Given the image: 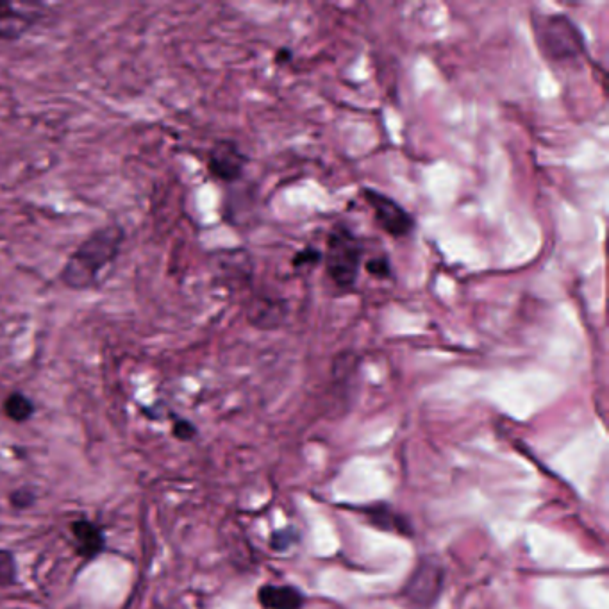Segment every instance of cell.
Here are the masks:
<instances>
[{
    "label": "cell",
    "mask_w": 609,
    "mask_h": 609,
    "mask_svg": "<svg viewBox=\"0 0 609 609\" xmlns=\"http://www.w3.org/2000/svg\"><path fill=\"white\" fill-rule=\"evenodd\" d=\"M292 59V51L290 49H283V51L277 52V61L279 63H286Z\"/></svg>",
    "instance_id": "obj_18"
},
{
    "label": "cell",
    "mask_w": 609,
    "mask_h": 609,
    "mask_svg": "<svg viewBox=\"0 0 609 609\" xmlns=\"http://www.w3.org/2000/svg\"><path fill=\"white\" fill-rule=\"evenodd\" d=\"M367 272L370 276L377 277V279H390L392 277V263L386 256L368 259Z\"/></svg>",
    "instance_id": "obj_17"
},
{
    "label": "cell",
    "mask_w": 609,
    "mask_h": 609,
    "mask_svg": "<svg viewBox=\"0 0 609 609\" xmlns=\"http://www.w3.org/2000/svg\"><path fill=\"white\" fill-rule=\"evenodd\" d=\"M258 601L265 609H302L306 597L290 584H263L258 590Z\"/></svg>",
    "instance_id": "obj_9"
},
{
    "label": "cell",
    "mask_w": 609,
    "mask_h": 609,
    "mask_svg": "<svg viewBox=\"0 0 609 609\" xmlns=\"http://www.w3.org/2000/svg\"><path fill=\"white\" fill-rule=\"evenodd\" d=\"M9 506L17 511H27V509L34 508L36 502H38V493L34 490L33 486H18L17 490L9 493L8 497Z\"/></svg>",
    "instance_id": "obj_14"
},
{
    "label": "cell",
    "mask_w": 609,
    "mask_h": 609,
    "mask_svg": "<svg viewBox=\"0 0 609 609\" xmlns=\"http://www.w3.org/2000/svg\"><path fill=\"white\" fill-rule=\"evenodd\" d=\"M443 583H445V574L442 565L424 559L409 576L408 583L402 590V597L406 599L408 608L431 609L438 602Z\"/></svg>",
    "instance_id": "obj_3"
},
{
    "label": "cell",
    "mask_w": 609,
    "mask_h": 609,
    "mask_svg": "<svg viewBox=\"0 0 609 609\" xmlns=\"http://www.w3.org/2000/svg\"><path fill=\"white\" fill-rule=\"evenodd\" d=\"M324 259V252L317 249V247H313V245H308V247H304L302 251L297 252L295 256H293V267L301 268V267H311V265H318L320 261Z\"/></svg>",
    "instance_id": "obj_15"
},
{
    "label": "cell",
    "mask_w": 609,
    "mask_h": 609,
    "mask_svg": "<svg viewBox=\"0 0 609 609\" xmlns=\"http://www.w3.org/2000/svg\"><path fill=\"white\" fill-rule=\"evenodd\" d=\"M18 584V563L15 552L0 549V588H13Z\"/></svg>",
    "instance_id": "obj_12"
},
{
    "label": "cell",
    "mask_w": 609,
    "mask_h": 609,
    "mask_svg": "<svg viewBox=\"0 0 609 609\" xmlns=\"http://www.w3.org/2000/svg\"><path fill=\"white\" fill-rule=\"evenodd\" d=\"M72 547L77 558L84 563H92L101 558L108 551V536L101 524L93 522L90 518H76L68 524Z\"/></svg>",
    "instance_id": "obj_7"
},
{
    "label": "cell",
    "mask_w": 609,
    "mask_h": 609,
    "mask_svg": "<svg viewBox=\"0 0 609 609\" xmlns=\"http://www.w3.org/2000/svg\"><path fill=\"white\" fill-rule=\"evenodd\" d=\"M124 242L126 229L118 222L97 227L68 256L59 272V281L74 292L92 290L101 283L102 272L117 261Z\"/></svg>",
    "instance_id": "obj_1"
},
{
    "label": "cell",
    "mask_w": 609,
    "mask_h": 609,
    "mask_svg": "<svg viewBox=\"0 0 609 609\" xmlns=\"http://www.w3.org/2000/svg\"><path fill=\"white\" fill-rule=\"evenodd\" d=\"M363 195L367 199L368 206L374 211L376 222L381 226L384 233L390 234L393 238H406L415 229V218L411 217L401 204L393 201L392 197L384 193L367 188L363 190Z\"/></svg>",
    "instance_id": "obj_5"
},
{
    "label": "cell",
    "mask_w": 609,
    "mask_h": 609,
    "mask_svg": "<svg viewBox=\"0 0 609 609\" xmlns=\"http://www.w3.org/2000/svg\"><path fill=\"white\" fill-rule=\"evenodd\" d=\"M295 540H297V531L293 527H286L270 536V547L274 551H286L292 547Z\"/></svg>",
    "instance_id": "obj_16"
},
{
    "label": "cell",
    "mask_w": 609,
    "mask_h": 609,
    "mask_svg": "<svg viewBox=\"0 0 609 609\" xmlns=\"http://www.w3.org/2000/svg\"><path fill=\"white\" fill-rule=\"evenodd\" d=\"M540 45L552 59H576L584 52L583 34L567 17L547 18L540 26Z\"/></svg>",
    "instance_id": "obj_4"
},
{
    "label": "cell",
    "mask_w": 609,
    "mask_h": 609,
    "mask_svg": "<svg viewBox=\"0 0 609 609\" xmlns=\"http://www.w3.org/2000/svg\"><path fill=\"white\" fill-rule=\"evenodd\" d=\"M247 163L249 159L243 154L240 145L233 140H218L209 149V174L220 183L231 184L242 179Z\"/></svg>",
    "instance_id": "obj_6"
},
{
    "label": "cell",
    "mask_w": 609,
    "mask_h": 609,
    "mask_svg": "<svg viewBox=\"0 0 609 609\" xmlns=\"http://www.w3.org/2000/svg\"><path fill=\"white\" fill-rule=\"evenodd\" d=\"M42 13L22 9L8 0H0V42H18L36 24H40Z\"/></svg>",
    "instance_id": "obj_8"
},
{
    "label": "cell",
    "mask_w": 609,
    "mask_h": 609,
    "mask_svg": "<svg viewBox=\"0 0 609 609\" xmlns=\"http://www.w3.org/2000/svg\"><path fill=\"white\" fill-rule=\"evenodd\" d=\"M168 417H170V422H172L170 433H172V438H176L177 442L188 443L193 442L197 438L199 429L193 424L192 420L179 417L177 413H170Z\"/></svg>",
    "instance_id": "obj_13"
},
{
    "label": "cell",
    "mask_w": 609,
    "mask_h": 609,
    "mask_svg": "<svg viewBox=\"0 0 609 609\" xmlns=\"http://www.w3.org/2000/svg\"><path fill=\"white\" fill-rule=\"evenodd\" d=\"M2 413L4 417L15 422V424H26L36 413V404L33 399L20 390L9 393L2 402Z\"/></svg>",
    "instance_id": "obj_11"
},
{
    "label": "cell",
    "mask_w": 609,
    "mask_h": 609,
    "mask_svg": "<svg viewBox=\"0 0 609 609\" xmlns=\"http://www.w3.org/2000/svg\"><path fill=\"white\" fill-rule=\"evenodd\" d=\"M365 247L349 227L336 226L327 236L324 254L327 276L338 288H352L359 277Z\"/></svg>",
    "instance_id": "obj_2"
},
{
    "label": "cell",
    "mask_w": 609,
    "mask_h": 609,
    "mask_svg": "<svg viewBox=\"0 0 609 609\" xmlns=\"http://www.w3.org/2000/svg\"><path fill=\"white\" fill-rule=\"evenodd\" d=\"M358 511L363 517L367 518L370 526L377 527L384 533L402 534V536L411 534V526H409L408 520L399 515L388 504H370V506L358 508Z\"/></svg>",
    "instance_id": "obj_10"
}]
</instances>
